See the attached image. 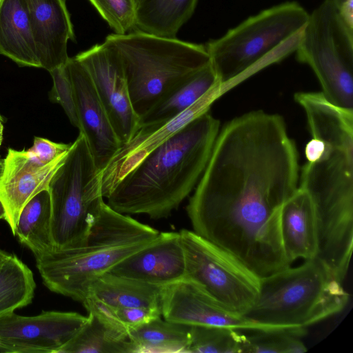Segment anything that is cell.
Wrapping results in <instances>:
<instances>
[{
  "instance_id": "20",
  "label": "cell",
  "mask_w": 353,
  "mask_h": 353,
  "mask_svg": "<svg viewBox=\"0 0 353 353\" xmlns=\"http://www.w3.org/2000/svg\"><path fill=\"white\" fill-rule=\"evenodd\" d=\"M162 287L105 273L90 285L82 303L109 308H143L161 312Z\"/></svg>"
},
{
  "instance_id": "26",
  "label": "cell",
  "mask_w": 353,
  "mask_h": 353,
  "mask_svg": "<svg viewBox=\"0 0 353 353\" xmlns=\"http://www.w3.org/2000/svg\"><path fill=\"white\" fill-rule=\"evenodd\" d=\"M190 327L154 318L128 331L138 353H188Z\"/></svg>"
},
{
  "instance_id": "19",
  "label": "cell",
  "mask_w": 353,
  "mask_h": 353,
  "mask_svg": "<svg viewBox=\"0 0 353 353\" xmlns=\"http://www.w3.org/2000/svg\"><path fill=\"white\" fill-rule=\"evenodd\" d=\"M281 230L287 260L315 258L318 232L315 212L308 194L299 188L284 203L281 213Z\"/></svg>"
},
{
  "instance_id": "1",
  "label": "cell",
  "mask_w": 353,
  "mask_h": 353,
  "mask_svg": "<svg viewBox=\"0 0 353 353\" xmlns=\"http://www.w3.org/2000/svg\"><path fill=\"white\" fill-rule=\"evenodd\" d=\"M299 178L297 148L281 115L256 110L233 119L220 129L186 206L194 232L260 277L290 267L281 213Z\"/></svg>"
},
{
  "instance_id": "17",
  "label": "cell",
  "mask_w": 353,
  "mask_h": 353,
  "mask_svg": "<svg viewBox=\"0 0 353 353\" xmlns=\"http://www.w3.org/2000/svg\"><path fill=\"white\" fill-rule=\"evenodd\" d=\"M112 274L163 287L185 277V259L180 232H160L146 247L126 257Z\"/></svg>"
},
{
  "instance_id": "13",
  "label": "cell",
  "mask_w": 353,
  "mask_h": 353,
  "mask_svg": "<svg viewBox=\"0 0 353 353\" xmlns=\"http://www.w3.org/2000/svg\"><path fill=\"white\" fill-rule=\"evenodd\" d=\"M160 301L161 315L175 323L248 331L286 329L256 323L228 311L188 277L162 287Z\"/></svg>"
},
{
  "instance_id": "39",
  "label": "cell",
  "mask_w": 353,
  "mask_h": 353,
  "mask_svg": "<svg viewBox=\"0 0 353 353\" xmlns=\"http://www.w3.org/2000/svg\"><path fill=\"white\" fill-rule=\"evenodd\" d=\"M0 120L2 121V122H4V119L3 117L0 114Z\"/></svg>"
},
{
  "instance_id": "16",
  "label": "cell",
  "mask_w": 353,
  "mask_h": 353,
  "mask_svg": "<svg viewBox=\"0 0 353 353\" xmlns=\"http://www.w3.org/2000/svg\"><path fill=\"white\" fill-rule=\"evenodd\" d=\"M68 152L43 164L30 155L28 150L8 149L0 176V200L6 209L5 220L14 236L21 210L35 194L48 189Z\"/></svg>"
},
{
  "instance_id": "4",
  "label": "cell",
  "mask_w": 353,
  "mask_h": 353,
  "mask_svg": "<svg viewBox=\"0 0 353 353\" xmlns=\"http://www.w3.org/2000/svg\"><path fill=\"white\" fill-rule=\"evenodd\" d=\"M156 229L119 213L106 203L85 241L79 247L34 257L43 284L83 303L92 283L159 235Z\"/></svg>"
},
{
  "instance_id": "2",
  "label": "cell",
  "mask_w": 353,
  "mask_h": 353,
  "mask_svg": "<svg viewBox=\"0 0 353 353\" xmlns=\"http://www.w3.org/2000/svg\"><path fill=\"white\" fill-rule=\"evenodd\" d=\"M294 100L312 137L299 188L313 204L319 246L343 250L353 243V110L335 105L321 92H299Z\"/></svg>"
},
{
  "instance_id": "7",
  "label": "cell",
  "mask_w": 353,
  "mask_h": 353,
  "mask_svg": "<svg viewBox=\"0 0 353 353\" xmlns=\"http://www.w3.org/2000/svg\"><path fill=\"white\" fill-rule=\"evenodd\" d=\"M104 41L118 54L133 109L143 116L176 85L210 64L205 46L134 30Z\"/></svg>"
},
{
  "instance_id": "35",
  "label": "cell",
  "mask_w": 353,
  "mask_h": 353,
  "mask_svg": "<svg viewBox=\"0 0 353 353\" xmlns=\"http://www.w3.org/2000/svg\"><path fill=\"white\" fill-rule=\"evenodd\" d=\"M6 216V209L5 207L2 203V201L0 200V219H5Z\"/></svg>"
},
{
  "instance_id": "24",
  "label": "cell",
  "mask_w": 353,
  "mask_h": 353,
  "mask_svg": "<svg viewBox=\"0 0 353 353\" xmlns=\"http://www.w3.org/2000/svg\"><path fill=\"white\" fill-rule=\"evenodd\" d=\"M88 312L85 324L59 353H138L127 332Z\"/></svg>"
},
{
  "instance_id": "8",
  "label": "cell",
  "mask_w": 353,
  "mask_h": 353,
  "mask_svg": "<svg viewBox=\"0 0 353 353\" xmlns=\"http://www.w3.org/2000/svg\"><path fill=\"white\" fill-rule=\"evenodd\" d=\"M48 190L54 249L80 246L88 238L104 203L101 172L81 133L71 143L63 163L51 179Z\"/></svg>"
},
{
  "instance_id": "27",
  "label": "cell",
  "mask_w": 353,
  "mask_h": 353,
  "mask_svg": "<svg viewBox=\"0 0 353 353\" xmlns=\"http://www.w3.org/2000/svg\"><path fill=\"white\" fill-rule=\"evenodd\" d=\"M35 288L30 269L11 254L0 263V317L31 303Z\"/></svg>"
},
{
  "instance_id": "40",
  "label": "cell",
  "mask_w": 353,
  "mask_h": 353,
  "mask_svg": "<svg viewBox=\"0 0 353 353\" xmlns=\"http://www.w3.org/2000/svg\"><path fill=\"white\" fill-rule=\"evenodd\" d=\"M138 0H134L135 3L137 2Z\"/></svg>"
},
{
  "instance_id": "9",
  "label": "cell",
  "mask_w": 353,
  "mask_h": 353,
  "mask_svg": "<svg viewBox=\"0 0 353 353\" xmlns=\"http://www.w3.org/2000/svg\"><path fill=\"white\" fill-rule=\"evenodd\" d=\"M295 52L298 61L314 72L325 97L353 110V27L332 0L309 13Z\"/></svg>"
},
{
  "instance_id": "25",
  "label": "cell",
  "mask_w": 353,
  "mask_h": 353,
  "mask_svg": "<svg viewBox=\"0 0 353 353\" xmlns=\"http://www.w3.org/2000/svg\"><path fill=\"white\" fill-rule=\"evenodd\" d=\"M51 200L45 189L30 199L21 210L15 228L21 243L29 248L34 257L53 249L51 233Z\"/></svg>"
},
{
  "instance_id": "11",
  "label": "cell",
  "mask_w": 353,
  "mask_h": 353,
  "mask_svg": "<svg viewBox=\"0 0 353 353\" xmlns=\"http://www.w3.org/2000/svg\"><path fill=\"white\" fill-rule=\"evenodd\" d=\"M74 57L88 73L121 144L128 142L139 128V117L133 109L118 54L103 41Z\"/></svg>"
},
{
  "instance_id": "28",
  "label": "cell",
  "mask_w": 353,
  "mask_h": 353,
  "mask_svg": "<svg viewBox=\"0 0 353 353\" xmlns=\"http://www.w3.org/2000/svg\"><path fill=\"white\" fill-rule=\"evenodd\" d=\"M245 335L238 330L191 326L188 353H243Z\"/></svg>"
},
{
  "instance_id": "14",
  "label": "cell",
  "mask_w": 353,
  "mask_h": 353,
  "mask_svg": "<svg viewBox=\"0 0 353 353\" xmlns=\"http://www.w3.org/2000/svg\"><path fill=\"white\" fill-rule=\"evenodd\" d=\"M221 95L220 85H217L172 119L140 125L133 137L121 145L101 172L103 198H107L122 178L145 156L194 119L210 110L212 103Z\"/></svg>"
},
{
  "instance_id": "30",
  "label": "cell",
  "mask_w": 353,
  "mask_h": 353,
  "mask_svg": "<svg viewBox=\"0 0 353 353\" xmlns=\"http://www.w3.org/2000/svg\"><path fill=\"white\" fill-rule=\"evenodd\" d=\"M114 34H125L135 29L134 0H88Z\"/></svg>"
},
{
  "instance_id": "33",
  "label": "cell",
  "mask_w": 353,
  "mask_h": 353,
  "mask_svg": "<svg viewBox=\"0 0 353 353\" xmlns=\"http://www.w3.org/2000/svg\"><path fill=\"white\" fill-rule=\"evenodd\" d=\"M339 9L346 22L353 27V0L346 1Z\"/></svg>"
},
{
  "instance_id": "3",
  "label": "cell",
  "mask_w": 353,
  "mask_h": 353,
  "mask_svg": "<svg viewBox=\"0 0 353 353\" xmlns=\"http://www.w3.org/2000/svg\"><path fill=\"white\" fill-rule=\"evenodd\" d=\"M209 111L145 156L116 185L107 204L124 214L169 216L195 188L209 161L220 130Z\"/></svg>"
},
{
  "instance_id": "18",
  "label": "cell",
  "mask_w": 353,
  "mask_h": 353,
  "mask_svg": "<svg viewBox=\"0 0 353 353\" xmlns=\"http://www.w3.org/2000/svg\"><path fill=\"white\" fill-rule=\"evenodd\" d=\"M41 68L48 72L65 65L68 43L75 35L65 0H25Z\"/></svg>"
},
{
  "instance_id": "29",
  "label": "cell",
  "mask_w": 353,
  "mask_h": 353,
  "mask_svg": "<svg viewBox=\"0 0 353 353\" xmlns=\"http://www.w3.org/2000/svg\"><path fill=\"white\" fill-rule=\"evenodd\" d=\"M304 328H290L269 331H253L245 335L243 353H302L307 347L300 339Z\"/></svg>"
},
{
  "instance_id": "15",
  "label": "cell",
  "mask_w": 353,
  "mask_h": 353,
  "mask_svg": "<svg viewBox=\"0 0 353 353\" xmlns=\"http://www.w3.org/2000/svg\"><path fill=\"white\" fill-rule=\"evenodd\" d=\"M65 65L73 87L79 132L101 172L121 144L86 70L74 57H70Z\"/></svg>"
},
{
  "instance_id": "37",
  "label": "cell",
  "mask_w": 353,
  "mask_h": 353,
  "mask_svg": "<svg viewBox=\"0 0 353 353\" xmlns=\"http://www.w3.org/2000/svg\"><path fill=\"white\" fill-rule=\"evenodd\" d=\"M336 6L340 7L343 3H345L347 0H332Z\"/></svg>"
},
{
  "instance_id": "21",
  "label": "cell",
  "mask_w": 353,
  "mask_h": 353,
  "mask_svg": "<svg viewBox=\"0 0 353 353\" xmlns=\"http://www.w3.org/2000/svg\"><path fill=\"white\" fill-rule=\"evenodd\" d=\"M0 54L19 66L41 68L25 0H0Z\"/></svg>"
},
{
  "instance_id": "5",
  "label": "cell",
  "mask_w": 353,
  "mask_h": 353,
  "mask_svg": "<svg viewBox=\"0 0 353 353\" xmlns=\"http://www.w3.org/2000/svg\"><path fill=\"white\" fill-rule=\"evenodd\" d=\"M309 13L287 1L250 16L205 46L222 95L260 68L295 52Z\"/></svg>"
},
{
  "instance_id": "34",
  "label": "cell",
  "mask_w": 353,
  "mask_h": 353,
  "mask_svg": "<svg viewBox=\"0 0 353 353\" xmlns=\"http://www.w3.org/2000/svg\"><path fill=\"white\" fill-rule=\"evenodd\" d=\"M10 255L11 254L0 249V263L7 259Z\"/></svg>"
},
{
  "instance_id": "32",
  "label": "cell",
  "mask_w": 353,
  "mask_h": 353,
  "mask_svg": "<svg viewBox=\"0 0 353 353\" xmlns=\"http://www.w3.org/2000/svg\"><path fill=\"white\" fill-rule=\"evenodd\" d=\"M71 143H55L45 138L34 137L32 146L28 150L34 158L46 164L67 153Z\"/></svg>"
},
{
  "instance_id": "10",
  "label": "cell",
  "mask_w": 353,
  "mask_h": 353,
  "mask_svg": "<svg viewBox=\"0 0 353 353\" xmlns=\"http://www.w3.org/2000/svg\"><path fill=\"white\" fill-rule=\"evenodd\" d=\"M185 259V277L200 285L228 311L243 315L256 301L261 277L236 256L198 235L180 232Z\"/></svg>"
},
{
  "instance_id": "36",
  "label": "cell",
  "mask_w": 353,
  "mask_h": 353,
  "mask_svg": "<svg viewBox=\"0 0 353 353\" xmlns=\"http://www.w3.org/2000/svg\"><path fill=\"white\" fill-rule=\"evenodd\" d=\"M3 122L0 120V147L3 141Z\"/></svg>"
},
{
  "instance_id": "12",
  "label": "cell",
  "mask_w": 353,
  "mask_h": 353,
  "mask_svg": "<svg viewBox=\"0 0 353 353\" xmlns=\"http://www.w3.org/2000/svg\"><path fill=\"white\" fill-rule=\"evenodd\" d=\"M87 319L74 312L43 311L33 316L9 313L0 317V352L59 353Z\"/></svg>"
},
{
  "instance_id": "38",
  "label": "cell",
  "mask_w": 353,
  "mask_h": 353,
  "mask_svg": "<svg viewBox=\"0 0 353 353\" xmlns=\"http://www.w3.org/2000/svg\"><path fill=\"white\" fill-rule=\"evenodd\" d=\"M2 169H3V160H0V176L1 175Z\"/></svg>"
},
{
  "instance_id": "31",
  "label": "cell",
  "mask_w": 353,
  "mask_h": 353,
  "mask_svg": "<svg viewBox=\"0 0 353 353\" xmlns=\"http://www.w3.org/2000/svg\"><path fill=\"white\" fill-rule=\"evenodd\" d=\"M49 72L53 81L50 99L63 108L71 124L79 129L73 87L65 64Z\"/></svg>"
},
{
  "instance_id": "23",
  "label": "cell",
  "mask_w": 353,
  "mask_h": 353,
  "mask_svg": "<svg viewBox=\"0 0 353 353\" xmlns=\"http://www.w3.org/2000/svg\"><path fill=\"white\" fill-rule=\"evenodd\" d=\"M198 0H138L135 29L173 38L192 17Z\"/></svg>"
},
{
  "instance_id": "6",
  "label": "cell",
  "mask_w": 353,
  "mask_h": 353,
  "mask_svg": "<svg viewBox=\"0 0 353 353\" xmlns=\"http://www.w3.org/2000/svg\"><path fill=\"white\" fill-rule=\"evenodd\" d=\"M349 294L318 258L261 277L258 299L243 316L275 327L304 328L341 312Z\"/></svg>"
},
{
  "instance_id": "22",
  "label": "cell",
  "mask_w": 353,
  "mask_h": 353,
  "mask_svg": "<svg viewBox=\"0 0 353 353\" xmlns=\"http://www.w3.org/2000/svg\"><path fill=\"white\" fill-rule=\"evenodd\" d=\"M220 85L210 63L176 85L139 119V124L167 122L177 117ZM139 125V126H140Z\"/></svg>"
}]
</instances>
